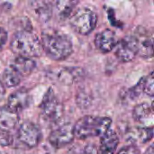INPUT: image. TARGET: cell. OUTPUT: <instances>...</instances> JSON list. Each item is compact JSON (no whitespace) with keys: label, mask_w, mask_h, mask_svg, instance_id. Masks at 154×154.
Returning <instances> with one entry per match:
<instances>
[{"label":"cell","mask_w":154,"mask_h":154,"mask_svg":"<svg viewBox=\"0 0 154 154\" xmlns=\"http://www.w3.org/2000/svg\"><path fill=\"white\" fill-rule=\"evenodd\" d=\"M117 154H141V152L137 146L128 145V146H125L121 150H119Z\"/></svg>","instance_id":"cell-24"},{"label":"cell","mask_w":154,"mask_h":154,"mask_svg":"<svg viewBox=\"0 0 154 154\" xmlns=\"http://www.w3.org/2000/svg\"><path fill=\"white\" fill-rule=\"evenodd\" d=\"M119 143V138L114 130L108 129L102 136L100 140V154H115Z\"/></svg>","instance_id":"cell-11"},{"label":"cell","mask_w":154,"mask_h":154,"mask_svg":"<svg viewBox=\"0 0 154 154\" xmlns=\"http://www.w3.org/2000/svg\"><path fill=\"white\" fill-rule=\"evenodd\" d=\"M74 139L73 126L70 123H64L54 128L49 136L50 143L57 149L69 144Z\"/></svg>","instance_id":"cell-8"},{"label":"cell","mask_w":154,"mask_h":154,"mask_svg":"<svg viewBox=\"0 0 154 154\" xmlns=\"http://www.w3.org/2000/svg\"><path fill=\"white\" fill-rule=\"evenodd\" d=\"M31 103V97L28 92L24 89H20L10 95L6 107L15 114L26 109Z\"/></svg>","instance_id":"cell-9"},{"label":"cell","mask_w":154,"mask_h":154,"mask_svg":"<svg viewBox=\"0 0 154 154\" xmlns=\"http://www.w3.org/2000/svg\"><path fill=\"white\" fill-rule=\"evenodd\" d=\"M143 78H142L135 86H134L132 88H130V90L128 92L129 97L133 100L138 98L140 97L141 93L143 92Z\"/></svg>","instance_id":"cell-22"},{"label":"cell","mask_w":154,"mask_h":154,"mask_svg":"<svg viewBox=\"0 0 154 154\" xmlns=\"http://www.w3.org/2000/svg\"><path fill=\"white\" fill-rule=\"evenodd\" d=\"M112 124L109 117H100L94 116H85L79 119L73 126L74 137L84 140L90 137L102 136Z\"/></svg>","instance_id":"cell-2"},{"label":"cell","mask_w":154,"mask_h":154,"mask_svg":"<svg viewBox=\"0 0 154 154\" xmlns=\"http://www.w3.org/2000/svg\"><path fill=\"white\" fill-rule=\"evenodd\" d=\"M7 32H6V31L4 29V28H2V27H0V51L2 50V48L5 46V44L6 43V42H7Z\"/></svg>","instance_id":"cell-26"},{"label":"cell","mask_w":154,"mask_h":154,"mask_svg":"<svg viewBox=\"0 0 154 154\" xmlns=\"http://www.w3.org/2000/svg\"><path fill=\"white\" fill-rule=\"evenodd\" d=\"M31 8L36 18L42 22H47L52 13V8L50 2L46 1H32L30 3Z\"/></svg>","instance_id":"cell-16"},{"label":"cell","mask_w":154,"mask_h":154,"mask_svg":"<svg viewBox=\"0 0 154 154\" xmlns=\"http://www.w3.org/2000/svg\"><path fill=\"white\" fill-rule=\"evenodd\" d=\"M136 139L143 143L150 142L153 137V128L152 126L145 127V128H136Z\"/></svg>","instance_id":"cell-20"},{"label":"cell","mask_w":154,"mask_h":154,"mask_svg":"<svg viewBox=\"0 0 154 154\" xmlns=\"http://www.w3.org/2000/svg\"><path fill=\"white\" fill-rule=\"evenodd\" d=\"M18 122V114L12 112L6 106L0 108V130L3 132H9L15 128Z\"/></svg>","instance_id":"cell-13"},{"label":"cell","mask_w":154,"mask_h":154,"mask_svg":"<svg viewBox=\"0 0 154 154\" xmlns=\"http://www.w3.org/2000/svg\"><path fill=\"white\" fill-rule=\"evenodd\" d=\"M152 105L150 106L147 103H142L137 105L133 111V117L136 122L145 124L147 122H152L153 110Z\"/></svg>","instance_id":"cell-17"},{"label":"cell","mask_w":154,"mask_h":154,"mask_svg":"<svg viewBox=\"0 0 154 154\" xmlns=\"http://www.w3.org/2000/svg\"><path fill=\"white\" fill-rule=\"evenodd\" d=\"M10 67H12L21 77H26L33 71L36 63L32 59L18 56L14 59Z\"/></svg>","instance_id":"cell-14"},{"label":"cell","mask_w":154,"mask_h":154,"mask_svg":"<svg viewBox=\"0 0 154 154\" xmlns=\"http://www.w3.org/2000/svg\"><path fill=\"white\" fill-rule=\"evenodd\" d=\"M69 23L78 33L88 35L95 29L97 23V15L90 8L81 7L77 9L71 15Z\"/></svg>","instance_id":"cell-4"},{"label":"cell","mask_w":154,"mask_h":154,"mask_svg":"<svg viewBox=\"0 0 154 154\" xmlns=\"http://www.w3.org/2000/svg\"><path fill=\"white\" fill-rule=\"evenodd\" d=\"M13 143V137L7 132L0 133V145L8 146Z\"/></svg>","instance_id":"cell-23"},{"label":"cell","mask_w":154,"mask_h":154,"mask_svg":"<svg viewBox=\"0 0 154 154\" xmlns=\"http://www.w3.org/2000/svg\"><path fill=\"white\" fill-rule=\"evenodd\" d=\"M84 70L81 68L72 67L61 69L58 75L59 80L64 85H72L82 79Z\"/></svg>","instance_id":"cell-15"},{"label":"cell","mask_w":154,"mask_h":154,"mask_svg":"<svg viewBox=\"0 0 154 154\" xmlns=\"http://www.w3.org/2000/svg\"><path fill=\"white\" fill-rule=\"evenodd\" d=\"M42 51L54 60L67 59L73 51L70 40L57 31H44L42 33Z\"/></svg>","instance_id":"cell-1"},{"label":"cell","mask_w":154,"mask_h":154,"mask_svg":"<svg viewBox=\"0 0 154 154\" xmlns=\"http://www.w3.org/2000/svg\"><path fill=\"white\" fill-rule=\"evenodd\" d=\"M5 95V86L3 85L2 81H0V101L4 98Z\"/></svg>","instance_id":"cell-27"},{"label":"cell","mask_w":154,"mask_h":154,"mask_svg":"<svg viewBox=\"0 0 154 154\" xmlns=\"http://www.w3.org/2000/svg\"><path fill=\"white\" fill-rule=\"evenodd\" d=\"M17 137L19 142L28 148L36 147L42 138V133L39 127L31 122L22 124L18 129Z\"/></svg>","instance_id":"cell-7"},{"label":"cell","mask_w":154,"mask_h":154,"mask_svg":"<svg viewBox=\"0 0 154 154\" xmlns=\"http://www.w3.org/2000/svg\"><path fill=\"white\" fill-rule=\"evenodd\" d=\"M138 42L135 36L128 35L117 42L116 46V55L122 62L132 61L138 54Z\"/></svg>","instance_id":"cell-6"},{"label":"cell","mask_w":154,"mask_h":154,"mask_svg":"<svg viewBox=\"0 0 154 154\" xmlns=\"http://www.w3.org/2000/svg\"><path fill=\"white\" fill-rule=\"evenodd\" d=\"M84 154H99L97 147L94 143H89L85 147Z\"/></svg>","instance_id":"cell-25"},{"label":"cell","mask_w":154,"mask_h":154,"mask_svg":"<svg viewBox=\"0 0 154 154\" xmlns=\"http://www.w3.org/2000/svg\"><path fill=\"white\" fill-rule=\"evenodd\" d=\"M78 5V1L73 0H60L56 2V12L58 17L60 20H66L73 12L74 8Z\"/></svg>","instance_id":"cell-18"},{"label":"cell","mask_w":154,"mask_h":154,"mask_svg":"<svg viewBox=\"0 0 154 154\" xmlns=\"http://www.w3.org/2000/svg\"><path fill=\"white\" fill-rule=\"evenodd\" d=\"M138 33V36H135L138 42V54L144 58V59H150L153 56V42L152 36L146 35V32L143 29H139L136 31Z\"/></svg>","instance_id":"cell-12"},{"label":"cell","mask_w":154,"mask_h":154,"mask_svg":"<svg viewBox=\"0 0 154 154\" xmlns=\"http://www.w3.org/2000/svg\"><path fill=\"white\" fill-rule=\"evenodd\" d=\"M154 78L153 72L152 71L147 77L143 78V92H144L146 95L150 97H153L154 95Z\"/></svg>","instance_id":"cell-21"},{"label":"cell","mask_w":154,"mask_h":154,"mask_svg":"<svg viewBox=\"0 0 154 154\" xmlns=\"http://www.w3.org/2000/svg\"><path fill=\"white\" fill-rule=\"evenodd\" d=\"M145 154H153V145H150Z\"/></svg>","instance_id":"cell-28"},{"label":"cell","mask_w":154,"mask_h":154,"mask_svg":"<svg viewBox=\"0 0 154 154\" xmlns=\"http://www.w3.org/2000/svg\"><path fill=\"white\" fill-rule=\"evenodd\" d=\"M117 42L118 41L116 39V33L110 29H106L100 32L97 34L95 39L97 48L104 53L111 51L114 48H116Z\"/></svg>","instance_id":"cell-10"},{"label":"cell","mask_w":154,"mask_h":154,"mask_svg":"<svg viewBox=\"0 0 154 154\" xmlns=\"http://www.w3.org/2000/svg\"><path fill=\"white\" fill-rule=\"evenodd\" d=\"M43 117L51 122L59 121L63 116L64 107L55 97L54 91L50 88L45 93L41 105L39 106Z\"/></svg>","instance_id":"cell-5"},{"label":"cell","mask_w":154,"mask_h":154,"mask_svg":"<svg viewBox=\"0 0 154 154\" xmlns=\"http://www.w3.org/2000/svg\"><path fill=\"white\" fill-rule=\"evenodd\" d=\"M0 154H4V153H2V152H0Z\"/></svg>","instance_id":"cell-29"},{"label":"cell","mask_w":154,"mask_h":154,"mask_svg":"<svg viewBox=\"0 0 154 154\" xmlns=\"http://www.w3.org/2000/svg\"><path fill=\"white\" fill-rule=\"evenodd\" d=\"M11 51L20 57H39L42 53V46L38 37L31 31H18L10 42Z\"/></svg>","instance_id":"cell-3"},{"label":"cell","mask_w":154,"mask_h":154,"mask_svg":"<svg viewBox=\"0 0 154 154\" xmlns=\"http://www.w3.org/2000/svg\"><path fill=\"white\" fill-rule=\"evenodd\" d=\"M2 83L4 86H6L8 88H14L20 84L21 76L12 67H8L5 69L2 76Z\"/></svg>","instance_id":"cell-19"}]
</instances>
